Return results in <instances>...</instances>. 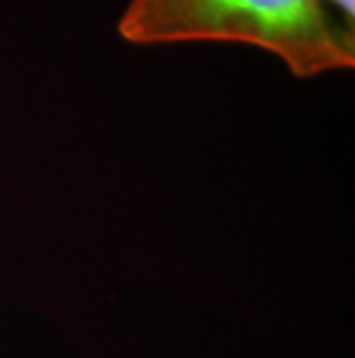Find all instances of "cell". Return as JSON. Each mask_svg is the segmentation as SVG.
<instances>
[{"instance_id": "obj_1", "label": "cell", "mask_w": 355, "mask_h": 358, "mask_svg": "<svg viewBox=\"0 0 355 358\" xmlns=\"http://www.w3.org/2000/svg\"><path fill=\"white\" fill-rule=\"evenodd\" d=\"M118 33L132 44L238 42L261 47L298 77L353 67L355 37L323 0H130Z\"/></svg>"}, {"instance_id": "obj_2", "label": "cell", "mask_w": 355, "mask_h": 358, "mask_svg": "<svg viewBox=\"0 0 355 358\" xmlns=\"http://www.w3.org/2000/svg\"><path fill=\"white\" fill-rule=\"evenodd\" d=\"M330 17L346 35L355 37V0H323Z\"/></svg>"}]
</instances>
